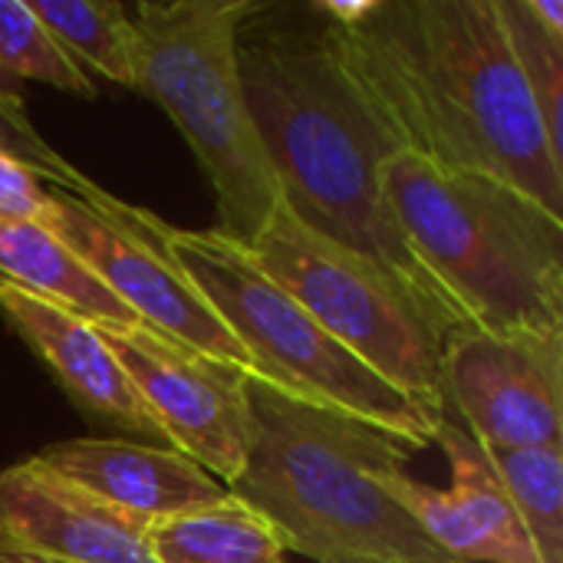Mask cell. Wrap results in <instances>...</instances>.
<instances>
[{"label":"cell","mask_w":563,"mask_h":563,"mask_svg":"<svg viewBox=\"0 0 563 563\" xmlns=\"http://www.w3.org/2000/svg\"><path fill=\"white\" fill-rule=\"evenodd\" d=\"M330 30L402 148L498 178L561 214L563 158L548 142L495 0H376L360 26Z\"/></svg>","instance_id":"6da1fadb"},{"label":"cell","mask_w":563,"mask_h":563,"mask_svg":"<svg viewBox=\"0 0 563 563\" xmlns=\"http://www.w3.org/2000/svg\"><path fill=\"white\" fill-rule=\"evenodd\" d=\"M238 69L280 201L459 327V313L409 251L383 198L379 172L402 142L350 76L333 30L310 7L303 16H284L264 3L241 26Z\"/></svg>","instance_id":"7a4b0ae2"},{"label":"cell","mask_w":563,"mask_h":563,"mask_svg":"<svg viewBox=\"0 0 563 563\" xmlns=\"http://www.w3.org/2000/svg\"><path fill=\"white\" fill-rule=\"evenodd\" d=\"M247 402L254 442L228 492L267 518L287 554L317 563H462L439 551L383 488L389 472L406 468L412 452L406 442L251 373Z\"/></svg>","instance_id":"3957f363"},{"label":"cell","mask_w":563,"mask_h":563,"mask_svg":"<svg viewBox=\"0 0 563 563\" xmlns=\"http://www.w3.org/2000/svg\"><path fill=\"white\" fill-rule=\"evenodd\" d=\"M409 251L462 323L563 333V218L531 195L409 148L379 172Z\"/></svg>","instance_id":"277c9868"},{"label":"cell","mask_w":563,"mask_h":563,"mask_svg":"<svg viewBox=\"0 0 563 563\" xmlns=\"http://www.w3.org/2000/svg\"><path fill=\"white\" fill-rule=\"evenodd\" d=\"M142 231L221 317L251 360V376L313 406L369 422L412 452L435 442L445 416L409 399L336 343L247 247L218 231H185L132 208Z\"/></svg>","instance_id":"5b68a950"},{"label":"cell","mask_w":563,"mask_h":563,"mask_svg":"<svg viewBox=\"0 0 563 563\" xmlns=\"http://www.w3.org/2000/svg\"><path fill=\"white\" fill-rule=\"evenodd\" d=\"M261 7V0H142L132 10L135 92L178 125L214 191V231L247 251L280 201L238 69L241 26Z\"/></svg>","instance_id":"8992f818"},{"label":"cell","mask_w":563,"mask_h":563,"mask_svg":"<svg viewBox=\"0 0 563 563\" xmlns=\"http://www.w3.org/2000/svg\"><path fill=\"white\" fill-rule=\"evenodd\" d=\"M251 254L356 360L445 416L439 366L442 343L455 327L439 320L389 271L307 228L284 201L261 228Z\"/></svg>","instance_id":"52a82bcc"},{"label":"cell","mask_w":563,"mask_h":563,"mask_svg":"<svg viewBox=\"0 0 563 563\" xmlns=\"http://www.w3.org/2000/svg\"><path fill=\"white\" fill-rule=\"evenodd\" d=\"M36 224L63 241L139 323L251 373V360L241 343L162 254V247L142 231L132 205L109 191L102 198H79L46 185V205Z\"/></svg>","instance_id":"ba28073f"},{"label":"cell","mask_w":563,"mask_h":563,"mask_svg":"<svg viewBox=\"0 0 563 563\" xmlns=\"http://www.w3.org/2000/svg\"><path fill=\"white\" fill-rule=\"evenodd\" d=\"M99 333L152 412L165 445L231 488L254 442L247 373L168 340L145 323L99 327Z\"/></svg>","instance_id":"9c48e42d"},{"label":"cell","mask_w":563,"mask_h":563,"mask_svg":"<svg viewBox=\"0 0 563 563\" xmlns=\"http://www.w3.org/2000/svg\"><path fill=\"white\" fill-rule=\"evenodd\" d=\"M442 402L488 449L563 442V333L449 330L439 366Z\"/></svg>","instance_id":"30bf717a"},{"label":"cell","mask_w":563,"mask_h":563,"mask_svg":"<svg viewBox=\"0 0 563 563\" xmlns=\"http://www.w3.org/2000/svg\"><path fill=\"white\" fill-rule=\"evenodd\" d=\"M452 485L416 482L406 468L389 472L383 488L422 528V534L462 563H541L482 445L449 419L435 432Z\"/></svg>","instance_id":"8fae6325"},{"label":"cell","mask_w":563,"mask_h":563,"mask_svg":"<svg viewBox=\"0 0 563 563\" xmlns=\"http://www.w3.org/2000/svg\"><path fill=\"white\" fill-rule=\"evenodd\" d=\"M148 525L109 508L36 459L0 472V544L63 563H155Z\"/></svg>","instance_id":"7c38bea8"},{"label":"cell","mask_w":563,"mask_h":563,"mask_svg":"<svg viewBox=\"0 0 563 563\" xmlns=\"http://www.w3.org/2000/svg\"><path fill=\"white\" fill-rule=\"evenodd\" d=\"M33 459L53 475L142 525L214 505L228 495V488L205 468L165 445L69 439L43 449Z\"/></svg>","instance_id":"4fadbf2b"},{"label":"cell","mask_w":563,"mask_h":563,"mask_svg":"<svg viewBox=\"0 0 563 563\" xmlns=\"http://www.w3.org/2000/svg\"><path fill=\"white\" fill-rule=\"evenodd\" d=\"M0 310L13 327V333L49 366V373L59 379V386L82 412L102 416L125 432H139L165 445L152 412L145 409L142 396L129 383L122 363L106 346L96 323L3 280H0Z\"/></svg>","instance_id":"5bb4252c"},{"label":"cell","mask_w":563,"mask_h":563,"mask_svg":"<svg viewBox=\"0 0 563 563\" xmlns=\"http://www.w3.org/2000/svg\"><path fill=\"white\" fill-rule=\"evenodd\" d=\"M0 280L36 297H46L89 323L132 327L139 323L79 261L36 221L0 218Z\"/></svg>","instance_id":"9a60e30c"},{"label":"cell","mask_w":563,"mask_h":563,"mask_svg":"<svg viewBox=\"0 0 563 563\" xmlns=\"http://www.w3.org/2000/svg\"><path fill=\"white\" fill-rule=\"evenodd\" d=\"M155 563H287L280 534L238 495L148 525Z\"/></svg>","instance_id":"2e32d148"},{"label":"cell","mask_w":563,"mask_h":563,"mask_svg":"<svg viewBox=\"0 0 563 563\" xmlns=\"http://www.w3.org/2000/svg\"><path fill=\"white\" fill-rule=\"evenodd\" d=\"M33 13L79 69L135 89L139 40L132 13L115 0H33Z\"/></svg>","instance_id":"e0dca14e"},{"label":"cell","mask_w":563,"mask_h":563,"mask_svg":"<svg viewBox=\"0 0 563 563\" xmlns=\"http://www.w3.org/2000/svg\"><path fill=\"white\" fill-rule=\"evenodd\" d=\"M498 475L534 554L541 563H563V442L534 449H488Z\"/></svg>","instance_id":"ac0fdd59"},{"label":"cell","mask_w":563,"mask_h":563,"mask_svg":"<svg viewBox=\"0 0 563 563\" xmlns=\"http://www.w3.org/2000/svg\"><path fill=\"white\" fill-rule=\"evenodd\" d=\"M495 3L515 63L525 76V86L548 132V142L554 155L563 158V36L551 33L544 23L534 20L528 0H495Z\"/></svg>","instance_id":"d6986e66"},{"label":"cell","mask_w":563,"mask_h":563,"mask_svg":"<svg viewBox=\"0 0 563 563\" xmlns=\"http://www.w3.org/2000/svg\"><path fill=\"white\" fill-rule=\"evenodd\" d=\"M0 76L36 79L69 96L96 99V82L56 43L26 0H0Z\"/></svg>","instance_id":"ffe728a7"},{"label":"cell","mask_w":563,"mask_h":563,"mask_svg":"<svg viewBox=\"0 0 563 563\" xmlns=\"http://www.w3.org/2000/svg\"><path fill=\"white\" fill-rule=\"evenodd\" d=\"M0 152L13 155L16 162H23L26 168H33L46 185L73 191L79 198H102L106 191L99 185H92L82 172H76L59 152H53L43 135L36 132V125L26 115L16 112H3L0 109Z\"/></svg>","instance_id":"44dd1931"},{"label":"cell","mask_w":563,"mask_h":563,"mask_svg":"<svg viewBox=\"0 0 563 563\" xmlns=\"http://www.w3.org/2000/svg\"><path fill=\"white\" fill-rule=\"evenodd\" d=\"M43 205H46V181L13 155L0 152V218L36 221L43 214Z\"/></svg>","instance_id":"7402d4cb"},{"label":"cell","mask_w":563,"mask_h":563,"mask_svg":"<svg viewBox=\"0 0 563 563\" xmlns=\"http://www.w3.org/2000/svg\"><path fill=\"white\" fill-rule=\"evenodd\" d=\"M528 7H531V13H534V20H538V23H544L551 33L563 36V3L561 0H528Z\"/></svg>","instance_id":"603a6c76"},{"label":"cell","mask_w":563,"mask_h":563,"mask_svg":"<svg viewBox=\"0 0 563 563\" xmlns=\"http://www.w3.org/2000/svg\"><path fill=\"white\" fill-rule=\"evenodd\" d=\"M0 109H3V112H16V115H26L23 92H20L16 82L7 79V76H0Z\"/></svg>","instance_id":"cb8c5ba5"},{"label":"cell","mask_w":563,"mask_h":563,"mask_svg":"<svg viewBox=\"0 0 563 563\" xmlns=\"http://www.w3.org/2000/svg\"><path fill=\"white\" fill-rule=\"evenodd\" d=\"M0 563H63V561L40 558V554H30V551H16V548H7V544H0Z\"/></svg>","instance_id":"d4e9b609"},{"label":"cell","mask_w":563,"mask_h":563,"mask_svg":"<svg viewBox=\"0 0 563 563\" xmlns=\"http://www.w3.org/2000/svg\"><path fill=\"white\" fill-rule=\"evenodd\" d=\"M330 563H402V561H369V558H343V561H330Z\"/></svg>","instance_id":"484cf974"}]
</instances>
